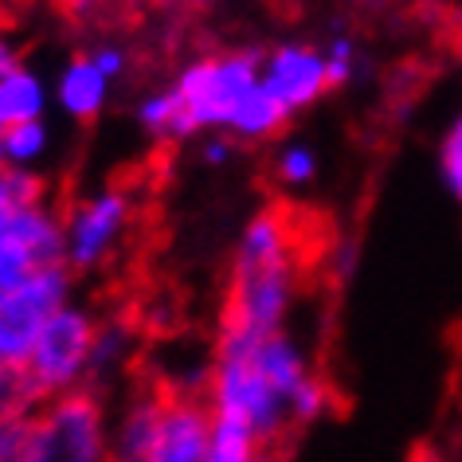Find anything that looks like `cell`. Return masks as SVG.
I'll return each mask as SVG.
<instances>
[{
	"instance_id": "obj_1",
	"label": "cell",
	"mask_w": 462,
	"mask_h": 462,
	"mask_svg": "<svg viewBox=\"0 0 462 462\" xmlns=\"http://www.w3.org/2000/svg\"><path fill=\"white\" fill-rule=\"evenodd\" d=\"M298 291H302V236L294 227V216H286V208H263L239 231L219 329L255 333V337L282 333Z\"/></svg>"
},
{
	"instance_id": "obj_2",
	"label": "cell",
	"mask_w": 462,
	"mask_h": 462,
	"mask_svg": "<svg viewBox=\"0 0 462 462\" xmlns=\"http://www.w3.org/2000/svg\"><path fill=\"white\" fill-rule=\"evenodd\" d=\"M208 408L216 420H231L247 427L263 447L279 443L291 427L286 400L271 388L267 373L255 361V333L219 329L212 349V384H208Z\"/></svg>"
},
{
	"instance_id": "obj_3",
	"label": "cell",
	"mask_w": 462,
	"mask_h": 462,
	"mask_svg": "<svg viewBox=\"0 0 462 462\" xmlns=\"http://www.w3.org/2000/svg\"><path fill=\"white\" fill-rule=\"evenodd\" d=\"M259 83H263V51L259 48L200 55V60L184 63L180 75L172 79V87H177L192 125L196 130H216V134L227 130L231 114L239 110V102Z\"/></svg>"
},
{
	"instance_id": "obj_4",
	"label": "cell",
	"mask_w": 462,
	"mask_h": 462,
	"mask_svg": "<svg viewBox=\"0 0 462 462\" xmlns=\"http://www.w3.org/2000/svg\"><path fill=\"white\" fill-rule=\"evenodd\" d=\"M110 431L95 388L51 396L36 411V462H110Z\"/></svg>"
},
{
	"instance_id": "obj_5",
	"label": "cell",
	"mask_w": 462,
	"mask_h": 462,
	"mask_svg": "<svg viewBox=\"0 0 462 462\" xmlns=\"http://www.w3.org/2000/svg\"><path fill=\"white\" fill-rule=\"evenodd\" d=\"M67 302H75V271L67 263L28 274L24 282L0 286V365L24 368L43 326Z\"/></svg>"
},
{
	"instance_id": "obj_6",
	"label": "cell",
	"mask_w": 462,
	"mask_h": 462,
	"mask_svg": "<svg viewBox=\"0 0 462 462\" xmlns=\"http://www.w3.org/2000/svg\"><path fill=\"white\" fill-rule=\"evenodd\" d=\"M134 216V192L122 184H106V189L79 196L63 212V263L75 274L106 267L130 236Z\"/></svg>"
},
{
	"instance_id": "obj_7",
	"label": "cell",
	"mask_w": 462,
	"mask_h": 462,
	"mask_svg": "<svg viewBox=\"0 0 462 462\" xmlns=\"http://www.w3.org/2000/svg\"><path fill=\"white\" fill-rule=\"evenodd\" d=\"M98 314L87 310L83 302H67L48 326H43L36 349L28 356V376L36 380L43 400L63 396V392L87 388L90 373V349H95L98 333Z\"/></svg>"
},
{
	"instance_id": "obj_8",
	"label": "cell",
	"mask_w": 462,
	"mask_h": 462,
	"mask_svg": "<svg viewBox=\"0 0 462 462\" xmlns=\"http://www.w3.org/2000/svg\"><path fill=\"white\" fill-rule=\"evenodd\" d=\"M63 263V212L28 204L16 212H0V286L24 282L28 274Z\"/></svg>"
},
{
	"instance_id": "obj_9",
	"label": "cell",
	"mask_w": 462,
	"mask_h": 462,
	"mask_svg": "<svg viewBox=\"0 0 462 462\" xmlns=\"http://www.w3.org/2000/svg\"><path fill=\"white\" fill-rule=\"evenodd\" d=\"M263 87L282 102L291 114L314 106L321 95H329V71L326 51L310 43H279L263 51Z\"/></svg>"
},
{
	"instance_id": "obj_10",
	"label": "cell",
	"mask_w": 462,
	"mask_h": 462,
	"mask_svg": "<svg viewBox=\"0 0 462 462\" xmlns=\"http://www.w3.org/2000/svg\"><path fill=\"white\" fill-rule=\"evenodd\" d=\"M212 450V408L204 396L169 392L149 462H204Z\"/></svg>"
},
{
	"instance_id": "obj_11",
	"label": "cell",
	"mask_w": 462,
	"mask_h": 462,
	"mask_svg": "<svg viewBox=\"0 0 462 462\" xmlns=\"http://www.w3.org/2000/svg\"><path fill=\"white\" fill-rule=\"evenodd\" d=\"M169 388H137L110 431V462H149Z\"/></svg>"
},
{
	"instance_id": "obj_12",
	"label": "cell",
	"mask_w": 462,
	"mask_h": 462,
	"mask_svg": "<svg viewBox=\"0 0 462 462\" xmlns=\"http://www.w3.org/2000/svg\"><path fill=\"white\" fill-rule=\"evenodd\" d=\"M110 87L114 83L98 71L95 60H90L87 51H79L63 63L60 79H55V102H60V110L67 114V118L95 122L110 102Z\"/></svg>"
},
{
	"instance_id": "obj_13",
	"label": "cell",
	"mask_w": 462,
	"mask_h": 462,
	"mask_svg": "<svg viewBox=\"0 0 462 462\" xmlns=\"http://www.w3.org/2000/svg\"><path fill=\"white\" fill-rule=\"evenodd\" d=\"M48 90L51 87L43 83V75L24 63L0 79V134L13 130V125H24V122H43L48 98H51Z\"/></svg>"
},
{
	"instance_id": "obj_14",
	"label": "cell",
	"mask_w": 462,
	"mask_h": 462,
	"mask_svg": "<svg viewBox=\"0 0 462 462\" xmlns=\"http://www.w3.org/2000/svg\"><path fill=\"white\" fill-rule=\"evenodd\" d=\"M134 356V329L122 318H102L98 333H95V349H90V373H87V388H95L102 396V388L110 380L122 376V368Z\"/></svg>"
},
{
	"instance_id": "obj_15",
	"label": "cell",
	"mask_w": 462,
	"mask_h": 462,
	"mask_svg": "<svg viewBox=\"0 0 462 462\" xmlns=\"http://www.w3.org/2000/svg\"><path fill=\"white\" fill-rule=\"evenodd\" d=\"M286 122H291V110H286L282 102L259 83L244 102H239V110L231 114L224 134L231 137V142H267V137L279 134Z\"/></svg>"
},
{
	"instance_id": "obj_16",
	"label": "cell",
	"mask_w": 462,
	"mask_h": 462,
	"mask_svg": "<svg viewBox=\"0 0 462 462\" xmlns=\"http://www.w3.org/2000/svg\"><path fill=\"white\" fill-rule=\"evenodd\" d=\"M137 125L157 137V142H189L192 134H200L184 110V102L177 95V87H161V90H149V95L137 102Z\"/></svg>"
},
{
	"instance_id": "obj_17",
	"label": "cell",
	"mask_w": 462,
	"mask_h": 462,
	"mask_svg": "<svg viewBox=\"0 0 462 462\" xmlns=\"http://www.w3.org/2000/svg\"><path fill=\"white\" fill-rule=\"evenodd\" d=\"M204 462H267V447L247 427L212 415V450Z\"/></svg>"
},
{
	"instance_id": "obj_18",
	"label": "cell",
	"mask_w": 462,
	"mask_h": 462,
	"mask_svg": "<svg viewBox=\"0 0 462 462\" xmlns=\"http://www.w3.org/2000/svg\"><path fill=\"white\" fill-rule=\"evenodd\" d=\"M51 149V130L48 122H24V125H13V130H5V165L8 169H32L43 157H48Z\"/></svg>"
},
{
	"instance_id": "obj_19",
	"label": "cell",
	"mask_w": 462,
	"mask_h": 462,
	"mask_svg": "<svg viewBox=\"0 0 462 462\" xmlns=\"http://www.w3.org/2000/svg\"><path fill=\"white\" fill-rule=\"evenodd\" d=\"M40 403L43 392L28 376V368L0 365V415H32L40 411Z\"/></svg>"
},
{
	"instance_id": "obj_20",
	"label": "cell",
	"mask_w": 462,
	"mask_h": 462,
	"mask_svg": "<svg viewBox=\"0 0 462 462\" xmlns=\"http://www.w3.org/2000/svg\"><path fill=\"white\" fill-rule=\"evenodd\" d=\"M48 200V184L32 169H0V212H16Z\"/></svg>"
},
{
	"instance_id": "obj_21",
	"label": "cell",
	"mask_w": 462,
	"mask_h": 462,
	"mask_svg": "<svg viewBox=\"0 0 462 462\" xmlns=\"http://www.w3.org/2000/svg\"><path fill=\"white\" fill-rule=\"evenodd\" d=\"M0 462H36V411L0 415Z\"/></svg>"
},
{
	"instance_id": "obj_22",
	"label": "cell",
	"mask_w": 462,
	"mask_h": 462,
	"mask_svg": "<svg viewBox=\"0 0 462 462\" xmlns=\"http://www.w3.org/2000/svg\"><path fill=\"white\" fill-rule=\"evenodd\" d=\"M326 71H329V87L337 90V87H349L356 71H361V48H356V40L353 36H345V32H337L326 48Z\"/></svg>"
},
{
	"instance_id": "obj_23",
	"label": "cell",
	"mask_w": 462,
	"mask_h": 462,
	"mask_svg": "<svg viewBox=\"0 0 462 462\" xmlns=\"http://www.w3.org/2000/svg\"><path fill=\"white\" fill-rule=\"evenodd\" d=\"M439 177H443L447 192L462 200V110L455 114V122L447 125L443 142H439Z\"/></svg>"
},
{
	"instance_id": "obj_24",
	"label": "cell",
	"mask_w": 462,
	"mask_h": 462,
	"mask_svg": "<svg viewBox=\"0 0 462 462\" xmlns=\"http://www.w3.org/2000/svg\"><path fill=\"white\" fill-rule=\"evenodd\" d=\"M333 408V392L321 376H310L298 396L291 400V427H306V423H318L321 415Z\"/></svg>"
},
{
	"instance_id": "obj_25",
	"label": "cell",
	"mask_w": 462,
	"mask_h": 462,
	"mask_svg": "<svg viewBox=\"0 0 462 462\" xmlns=\"http://www.w3.org/2000/svg\"><path fill=\"white\" fill-rule=\"evenodd\" d=\"M274 172L282 184H310L318 177V153L306 142H286L274 157Z\"/></svg>"
},
{
	"instance_id": "obj_26",
	"label": "cell",
	"mask_w": 462,
	"mask_h": 462,
	"mask_svg": "<svg viewBox=\"0 0 462 462\" xmlns=\"http://www.w3.org/2000/svg\"><path fill=\"white\" fill-rule=\"evenodd\" d=\"M87 55L95 60V67L110 79V83H114V79H122L125 71H130V51L118 48V43H98V48H90Z\"/></svg>"
},
{
	"instance_id": "obj_27",
	"label": "cell",
	"mask_w": 462,
	"mask_h": 462,
	"mask_svg": "<svg viewBox=\"0 0 462 462\" xmlns=\"http://www.w3.org/2000/svg\"><path fill=\"white\" fill-rule=\"evenodd\" d=\"M63 13L75 20V24H90V20H98L102 13H106L110 0H60Z\"/></svg>"
},
{
	"instance_id": "obj_28",
	"label": "cell",
	"mask_w": 462,
	"mask_h": 462,
	"mask_svg": "<svg viewBox=\"0 0 462 462\" xmlns=\"http://www.w3.org/2000/svg\"><path fill=\"white\" fill-rule=\"evenodd\" d=\"M200 153H204L208 165H227V161H231V137L227 134L224 137H212V142H204Z\"/></svg>"
},
{
	"instance_id": "obj_29",
	"label": "cell",
	"mask_w": 462,
	"mask_h": 462,
	"mask_svg": "<svg viewBox=\"0 0 462 462\" xmlns=\"http://www.w3.org/2000/svg\"><path fill=\"white\" fill-rule=\"evenodd\" d=\"M20 67V51H16V43L8 40V36H0V79H5L8 71H16Z\"/></svg>"
},
{
	"instance_id": "obj_30",
	"label": "cell",
	"mask_w": 462,
	"mask_h": 462,
	"mask_svg": "<svg viewBox=\"0 0 462 462\" xmlns=\"http://www.w3.org/2000/svg\"><path fill=\"white\" fill-rule=\"evenodd\" d=\"M184 8H192V13H208V8L216 5V0H180Z\"/></svg>"
},
{
	"instance_id": "obj_31",
	"label": "cell",
	"mask_w": 462,
	"mask_h": 462,
	"mask_svg": "<svg viewBox=\"0 0 462 462\" xmlns=\"http://www.w3.org/2000/svg\"><path fill=\"white\" fill-rule=\"evenodd\" d=\"M0 169H8L5 165V134H0Z\"/></svg>"
},
{
	"instance_id": "obj_32",
	"label": "cell",
	"mask_w": 462,
	"mask_h": 462,
	"mask_svg": "<svg viewBox=\"0 0 462 462\" xmlns=\"http://www.w3.org/2000/svg\"><path fill=\"white\" fill-rule=\"evenodd\" d=\"M349 5H353V0H349Z\"/></svg>"
}]
</instances>
